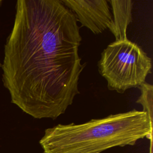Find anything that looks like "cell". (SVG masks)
Instances as JSON below:
<instances>
[{
    "label": "cell",
    "mask_w": 153,
    "mask_h": 153,
    "mask_svg": "<svg viewBox=\"0 0 153 153\" xmlns=\"http://www.w3.org/2000/svg\"><path fill=\"white\" fill-rule=\"evenodd\" d=\"M139 88L140 90L141 94L136 100V103L142 106V111L146 113L150 120L152 121L153 87L151 84L145 82L139 87Z\"/></svg>",
    "instance_id": "cell-6"
},
{
    "label": "cell",
    "mask_w": 153,
    "mask_h": 153,
    "mask_svg": "<svg viewBox=\"0 0 153 153\" xmlns=\"http://www.w3.org/2000/svg\"><path fill=\"white\" fill-rule=\"evenodd\" d=\"M2 2V1L1 0H0V5H1V4Z\"/></svg>",
    "instance_id": "cell-7"
},
{
    "label": "cell",
    "mask_w": 153,
    "mask_h": 153,
    "mask_svg": "<svg viewBox=\"0 0 153 153\" xmlns=\"http://www.w3.org/2000/svg\"><path fill=\"white\" fill-rule=\"evenodd\" d=\"M152 121L133 109L82 124H59L45 130L39 143L42 153H101L116 146L151 139Z\"/></svg>",
    "instance_id": "cell-2"
},
{
    "label": "cell",
    "mask_w": 153,
    "mask_h": 153,
    "mask_svg": "<svg viewBox=\"0 0 153 153\" xmlns=\"http://www.w3.org/2000/svg\"><path fill=\"white\" fill-rule=\"evenodd\" d=\"M97 66L108 89L123 93L145 82L152 64L143 50L127 39L109 44L101 53Z\"/></svg>",
    "instance_id": "cell-3"
},
{
    "label": "cell",
    "mask_w": 153,
    "mask_h": 153,
    "mask_svg": "<svg viewBox=\"0 0 153 153\" xmlns=\"http://www.w3.org/2000/svg\"><path fill=\"white\" fill-rule=\"evenodd\" d=\"M1 63H0V67H1Z\"/></svg>",
    "instance_id": "cell-8"
},
{
    "label": "cell",
    "mask_w": 153,
    "mask_h": 153,
    "mask_svg": "<svg viewBox=\"0 0 153 153\" xmlns=\"http://www.w3.org/2000/svg\"><path fill=\"white\" fill-rule=\"evenodd\" d=\"M74 14L81 26L86 27L94 34L102 33L109 28L112 14L108 1L61 0Z\"/></svg>",
    "instance_id": "cell-4"
},
{
    "label": "cell",
    "mask_w": 153,
    "mask_h": 153,
    "mask_svg": "<svg viewBox=\"0 0 153 153\" xmlns=\"http://www.w3.org/2000/svg\"><path fill=\"white\" fill-rule=\"evenodd\" d=\"M74 14L61 0H18L4 45V86L11 102L36 119L55 120L79 94L86 65Z\"/></svg>",
    "instance_id": "cell-1"
},
{
    "label": "cell",
    "mask_w": 153,
    "mask_h": 153,
    "mask_svg": "<svg viewBox=\"0 0 153 153\" xmlns=\"http://www.w3.org/2000/svg\"><path fill=\"white\" fill-rule=\"evenodd\" d=\"M108 2L112 11V21L108 29L114 35L115 41L127 40V26L133 20V1L109 0Z\"/></svg>",
    "instance_id": "cell-5"
}]
</instances>
